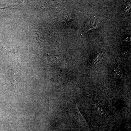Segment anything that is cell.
Returning a JSON list of instances; mask_svg holds the SVG:
<instances>
[{
    "label": "cell",
    "instance_id": "6da1fadb",
    "mask_svg": "<svg viewBox=\"0 0 131 131\" xmlns=\"http://www.w3.org/2000/svg\"><path fill=\"white\" fill-rule=\"evenodd\" d=\"M113 75L114 76V77L119 78L121 77L122 76V72L121 70H120L119 69L117 68L115 69L113 72Z\"/></svg>",
    "mask_w": 131,
    "mask_h": 131
},
{
    "label": "cell",
    "instance_id": "7a4b0ae2",
    "mask_svg": "<svg viewBox=\"0 0 131 131\" xmlns=\"http://www.w3.org/2000/svg\"><path fill=\"white\" fill-rule=\"evenodd\" d=\"M97 107V109L98 110H99L100 112L101 113V114L103 113H104V112H103V109L100 106H97L96 107Z\"/></svg>",
    "mask_w": 131,
    "mask_h": 131
}]
</instances>
